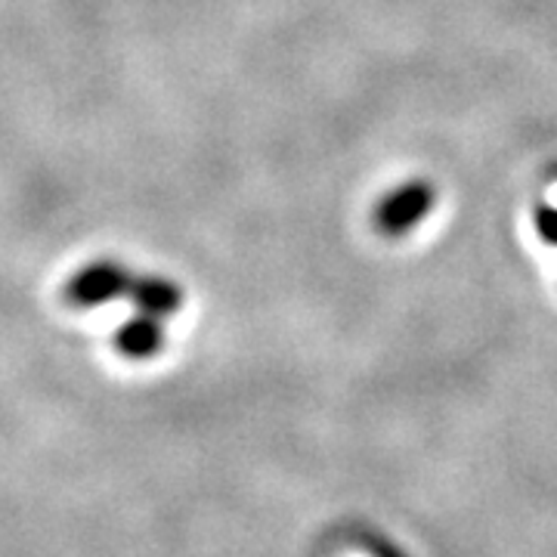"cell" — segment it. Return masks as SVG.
<instances>
[{
  "label": "cell",
  "mask_w": 557,
  "mask_h": 557,
  "mask_svg": "<svg viewBox=\"0 0 557 557\" xmlns=\"http://www.w3.org/2000/svg\"><path fill=\"white\" fill-rule=\"evenodd\" d=\"M127 298L137 304L139 313H149V317L159 319L177 313L180 304H183V295H180V288L171 278L146 276V273H137L131 278Z\"/></svg>",
  "instance_id": "3"
},
{
  "label": "cell",
  "mask_w": 557,
  "mask_h": 557,
  "mask_svg": "<svg viewBox=\"0 0 557 557\" xmlns=\"http://www.w3.org/2000/svg\"><path fill=\"white\" fill-rule=\"evenodd\" d=\"M536 226H539V233H542V239L557 245V208L542 205L536 214Z\"/></svg>",
  "instance_id": "5"
},
{
  "label": "cell",
  "mask_w": 557,
  "mask_h": 557,
  "mask_svg": "<svg viewBox=\"0 0 557 557\" xmlns=\"http://www.w3.org/2000/svg\"><path fill=\"white\" fill-rule=\"evenodd\" d=\"M131 278L134 273L119 260H94L69 278L62 295H65V304L78 310H97L102 304L124 298L131 288Z\"/></svg>",
  "instance_id": "1"
},
{
  "label": "cell",
  "mask_w": 557,
  "mask_h": 557,
  "mask_svg": "<svg viewBox=\"0 0 557 557\" xmlns=\"http://www.w3.org/2000/svg\"><path fill=\"white\" fill-rule=\"evenodd\" d=\"M372 555H375V557H397L394 552H391V548H387V545H381V542H379V545H372Z\"/></svg>",
  "instance_id": "6"
},
{
  "label": "cell",
  "mask_w": 557,
  "mask_h": 557,
  "mask_svg": "<svg viewBox=\"0 0 557 557\" xmlns=\"http://www.w3.org/2000/svg\"><path fill=\"white\" fill-rule=\"evenodd\" d=\"M164 344V322L149 313L131 317L119 332H115V347L121 357L127 359H149L156 357Z\"/></svg>",
  "instance_id": "4"
},
{
  "label": "cell",
  "mask_w": 557,
  "mask_h": 557,
  "mask_svg": "<svg viewBox=\"0 0 557 557\" xmlns=\"http://www.w3.org/2000/svg\"><path fill=\"white\" fill-rule=\"evenodd\" d=\"M434 208V189L431 183L424 180H412V183H403L397 186L391 196H384L372 214V223L381 236L387 239H399L406 236L409 230H416L421 218Z\"/></svg>",
  "instance_id": "2"
}]
</instances>
